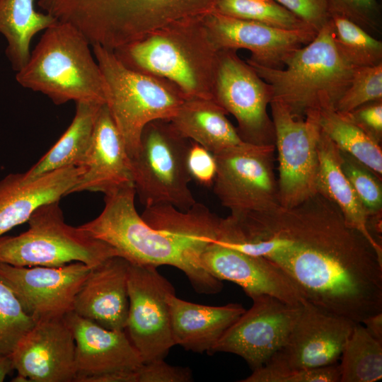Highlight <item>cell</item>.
Masks as SVG:
<instances>
[{
    "label": "cell",
    "mask_w": 382,
    "mask_h": 382,
    "mask_svg": "<svg viewBox=\"0 0 382 382\" xmlns=\"http://www.w3.org/2000/svg\"><path fill=\"white\" fill-rule=\"evenodd\" d=\"M216 241L271 261L328 312L354 323L382 312V255L319 193L290 208L230 213Z\"/></svg>",
    "instance_id": "1"
},
{
    "label": "cell",
    "mask_w": 382,
    "mask_h": 382,
    "mask_svg": "<svg viewBox=\"0 0 382 382\" xmlns=\"http://www.w3.org/2000/svg\"><path fill=\"white\" fill-rule=\"evenodd\" d=\"M202 16L175 21L112 51L127 67L174 83L185 100H214L219 51Z\"/></svg>",
    "instance_id": "2"
},
{
    "label": "cell",
    "mask_w": 382,
    "mask_h": 382,
    "mask_svg": "<svg viewBox=\"0 0 382 382\" xmlns=\"http://www.w3.org/2000/svg\"><path fill=\"white\" fill-rule=\"evenodd\" d=\"M105 205L94 219L79 227L130 262L180 270L199 294H215L223 287L202 266L200 256L173 236L149 226L136 209L134 184L104 195Z\"/></svg>",
    "instance_id": "3"
},
{
    "label": "cell",
    "mask_w": 382,
    "mask_h": 382,
    "mask_svg": "<svg viewBox=\"0 0 382 382\" xmlns=\"http://www.w3.org/2000/svg\"><path fill=\"white\" fill-rule=\"evenodd\" d=\"M216 0H37L38 7L82 33L91 45L115 50L177 20L204 15Z\"/></svg>",
    "instance_id": "4"
},
{
    "label": "cell",
    "mask_w": 382,
    "mask_h": 382,
    "mask_svg": "<svg viewBox=\"0 0 382 382\" xmlns=\"http://www.w3.org/2000/svg\"><path fill=\"white\" fill-rule=\"evenodd\" d=\"M91 47L78 30L57 21L43 31L16 80L56 105L71 100L105 104V83Z\"/></svg>",
    "instance_id": "5"
},
{
    "label": "cell",
    "mask_w": 382,
    "mask_h": 382,
    "mask_svg": "<svg viewBox=\"0 0 382 382\" xmlns=\"http://www.w3.org/2000/svg\"><path fill=\"white\" fill-rule=\"evenodd\" d=\"M246 62L270 84L272 100L283 103L298 117L323 108H335L355 68L337 50L330 19L312 41L287 58L283 69Z\"/></svg>",
    "instance_id": "6"
},
{
    "label": "cell",
    "mask_w": 382,
    "mask_h": 382,
    "mask_svg": "<svg viewBox=\"0 0 382 382\" xmlns=\"http://www.w3.org/2000/svg\"><path fill=\"white\" fill-rule=\"evenodd\" d=\"M91 47L106 86L105 104L132 158L144 127L154 120L172 119L185 98L168 80L127 67L111 50Z\"/></svg>",
    "instance_id": "7"
},
{
    "label": "cell",
    "mask_w": 382,
    "mask_h": 382,
    "mask_svg": "<svg viewBox=\"0 0 382 382\" xmlns=\"http://www.w3.org/2000/svg\"><path fill=\"white\" fill-rule=\"evenodd\" d=\"M59 202L39 207L29 218L25 232L0 236V262L20 267H59L81 262L93 268L119 255L109 244L79 226L67 224Z\"/></svg>",
    "instance_id": "8"
},
{
    "label": "cell",
    "mask_w": 382,
    "mask_h": 382,
    "mask_svg": "<svg viewBox=\"0 0 382 382\" xmlns=\"http://www.w3.org/2000/svg\"><path fill=\"white\" fill-rule=\"evenodd\" d=\"M189 144L169 120H154L144 127L137 152L130 158L136 195L144 207L169 204L187 210L195 204L189 187Z\"/></svg>",
    "instance_id": "9"
},
{
    "label": "cell",
    "mask_w": 382,
    "mask_h": 382,
    "mask_svg": "<svg viewBox=\"0 0 382 382\" xmlns=\"http://www.w3.org/2000/svg\"><path fill=\"white\" fill-rule=\"evenodd\" d=\"M274 151V144L243 142L214 154L217 166L214 192L231 214L264 211L279 205Z\"/></svg>",
    "instance_id": "10"
},
{
    "label": "cell",
    "mask_w": 382,
    "mask_h": 382,
    "mask_svg": "<svg viewBox=\"0 0 382 382\" xmlns=\"http://www.w3.org/2000/svg\"><path fill=\"white\" fill-rule=\"evenodd\" d=\"M278 153L279 205L293 207L317 192L318 144L320 127L316 112L293 115L282 103H270Z\"/></svg>",
    "instance_id": "11"
},
{
    "label": "cell",
    "mask_w": 382,
    "mask_h": 382,
    "mask_svg": "<svg viewBox=\"0 0 382 382\" xmlns=\"http://www.w3.org/2000/svg\"><path fill=\"white\" fill-rule=\"evenodd\" d=\"M237 51H219L214 100L235 117L243 141L274 144V125L267 112L273 98L272 86L240 58Z\"/></svg>",
    "instance_id": "12"
},
{
    "label": "cell",
    "mask_w": 382,
    "mask_h": 382,
    "mask_svg": "<svg viewBox=\"0 0 382 382\" xmlns=\"http://www.w3.org/2000/svg\"><path fill=\"white\" fill-rule=\"evenodd\" d=\"M125 331L143 363L164 359L175 346L167 296L175 293L157 267L129 262Z\"/></svg>",
    "instance_id": "13"
},
{
    "label": "cell",
    "mask_w": 382,
    "mask_h": 382,
    "mask_svg": "<svg viewBox=\"0 0 382 382\" xmlns=\"http://www.w3.org/2000/svg\"><path fill=\"white\" fill-rule=\"evenodd\" d=\"M252 300L250 308L227 329L210 354H236L255 370L264 366L285 343L302 304L289 303L268 295Z\"/></svg>",
    "instance_id": "14"
},
{
    "label": "cell",
    "mask_w": 382,
    "mask_h": 382,
    "mask_svg": "<svg viewBox=\"0 0 382 382\" xmlns=\"http://www.w3.org/2000/svg\"><path fill=\"white\" fill-rule=\"evenodd\" d=\"M355 323L306 301L285 343L260 368L282 372L338 363Z\"/></svg>",
    "instance_id": "15"
},
{
    "label": "cell",
    "mask_w": 382,
    "mask_h": 382,
    "mask_svg": "<svg viewBox=\"0 0 382 382\" xmlns=\"http://www.w3.org/2000/svg\"><path fill=\"white\" fill-rule=\"evenodd\" d=\"M91 267L81 262L59 267H20L0 262V279L35 322L64 318Z\"/></svg>",
    "instance_id": "16"
},
{
    "label": "cell",
    "mask_w": 382,
    "mask_h": 382,
    "mask_svg": "<svg viewBox=\"0 0 382 382\" xmlns=\"http://www.w3.org/2000/svg\"><path fill=\"white\" fill-rule=\"evenodd\" d=\"M208 38L217 51L245 49L247 62L283 69L287 58L309 43L318 32L312 29L287 30L224 15L216 10L202 16Z\"/></svg>",
    "instance_id": "17"
},
{
    "label": "cell",
    "mask_w": 382,
    "mask_h": 382,
    "mask_svg": "<svg viewBox=\"0 0 382 382\" xmlns=\"http://www.w3.org/2000/svg\"><path fill=\"white\" fill-rule=\"evenodd\" d=\"M75 341L64 317L40 320L11 352L14 382H74Z\"/></svg>",
    "instance_id": "18"
},
{
    "label": "cell",
    "mask_w": 382,
    "mask_h": 382,
    "mask_svg": "<svg viewBox=\"0 0 382 382\" xmlns=\"http://www.w3.org/2000/svg\"><path fill=\"white\" fill-rule=\"evenodd\" d=\"M200 261L202 267L212 277L238 284L251 299L268 295L291 304L306 301L289 277L265 257L214 241L203 251Z\"/></svg>",
    "instance_id": "19"
},
{
    "label": "cell",
    "mask_w": 382,
    "mask_h": 382,
    "mask_svg": "<svg viewBox=\"0 0 382 382\" xmlns=\"http://www.w3.org/2000/svg\"><path fill=\"white\" fill-rule=\"evenodd\" d=\"M75 341L76 377L134 370L143 361L125 330H113L71 311L64 316Z\"/></svg>",
    "instance_id": "20"
},
{
    "label": "cell",
    "mask_w": 382,
    "mask_h": 382,
    "mask_svg": "<svg viewBox=\"0 0 382 382\" xmlns=\"http://www.w3.org/2000/svg\"><path fill=\"white\" fill-rule=\"evenodd\" d=\"M82 166L84 171L70 194L91 191L106 195L133 183L130 158L106 104L98 111Z\"/></svg>",
    "instance_id": "21"
},
{
    "label": "cell",
    "mask_w": 382,
    "mask_h": 382,
    "mask_svg": "<svg viewBox=\"0 0 382 382\" xmlns=\"http://www.w3.org/2000/svg\"><path fill=\"white\" fill-rule=\"evenodd\" d=\"M129 265L115 255L91 268L75 296L73 311L105 328L125 330Z\"/></svg>",
    "instance_id": "22"
},
{
    "label": "cell",
    "mask_w": 382,
    "mask_h": 382,
    "mask_svg": "<svg viewBox=\"0 0 382 382\" xmlns=\"http://www.w3.org/2000/svg\"><path fill=\"white\" fill-rule=\"evenodd\" d=\"M84 171L83 166L59 169L33 180L10 173L0 180V236L28 221L40 206L70 194Z\"/></svg>",
    "instance_id": "23"
},
{
    "label": "cell",
    "mask_w": 382,
    "mask_h": 382,
    "mask_svg": "<svg viewBox=\"0 0 382 382\" xmlns=\"http://www.w3.org/2000/svg\"><path fill=\"white\" fill-rule=\"evenodd\" d=\"M175 345L197 353L210 352L227 329L245 312L241 304L220 306L189 302L171 293L167 296Z\"/></svg>",
    "instance_id": "24"
},
{
    "label": "cell",
    "mask_w": 382,
    "mask_h": 382,
    "mask_svg": "<svg viewBox=\"0 0 382 382\" xmlns=\"http://www.w3.org/2000/svg\"><path fill=\"white\" fill-rule=\"evenodd\" d=\"M318 152L317 192L333 202L345 221L359 231L382 255L381 245L369 231V213L342 169L340 150L322 130Z\"/></svg>",
    "instance_id": "25"
},
{
    "label": "cell",
    "mask_w": 382,
    "mask_h": 382,
    "mask_svg": "<svg viewBox=\"0 0 382 382\" xmlns=\"http://www.w3.org/2000/svg\"><path fill=\"white\" fill-rule=\"evenodd\" d=\"M227 114L214 100L193 98L185 100L169 121L182 137L216 154L244 142Z\"/></svg>",
    "instance_id": "26"
},
{
    "label": "cell",
    "mask_w": 382,
    "mask_h": 382,
    "mask_svg": "<svg viewBox=\"0 0 382 382\" xmlns=\"http://www.w3.org/2000/svg\"><path fill=\"white\" fill-rule=\"evenodd\" d=\"M141 216L149 226L173 236L200 257L205 248L217 240L221 220L197 202L187 210L169 204L145 207Z\"/></svg>",
    "instance_id": "27"
},
{
    "label": "cell",
    "mask_w": 382,
    "mask_h": 382,
    "mask_svg": "<svg viewBox=\"0 0 382 382\" xmlns=\"http://www.w3.org/2000/svg\"><path fill=\"white\" fill-rule=\"evenodd\" d=\"M103 104L76 103L74 119L53 146L29 170L27 180L71 166H82L89 148L98 111Z\"/></svg>",
    "instance_id": "28"
},
{
    "label": "cell",
    "mask_w": 382,
    "mask_h": 382,
    "mask_svg": "<svg viewBox=\"0 0 382 382\" xmlns=\"http://www.w3.org/2000/svg\"><path fill=\"white\" fill-rule=\"evenodd\" d=\"M37 0H0V34L6 41V55L16 72L28 61L30 43L36 34L57 21L37 11Z\"/></svg>",
    "instance_id": "29"
},
{
    "label": "cell",
    "mask_w": 382,
    "mask_h": 382,
    "mask_svg": "<svg viewBox=\"0 0 382 382\" xmlns=\"http://www.w3.org/2000/svg\"><path fill=\"white\" fill-rule=\"evenodd\" d=\"M316 115L321 130L340 151L381 179L382 150L379 142L335 108H323L316 111Z\"/></svg>",
    "instance_id": "30"
},
{
    "label": "cell",
    "mask_w": 382,
    "mask_h": 382,
    "mask_svg": "<svg viewBox=\"0 0 382 382\" xmlns=\"http://www.w3.org/2000/svg\"><path fill=\"white\" fill-rule=\"evenodd\" d=\"M339 362L340 382H375L382 378V342L356 323Z\"/></svg>",
    "instance_id": "31"
},
{
    "label": "cell",
    "mask_w": 382,
    "mask_h": 382,
    "mask_svg": "<svg viewBox=\"0 0 382 382\" xmlns=\"http://www.w3.org/2000/svg\"><path fill=\"white\" fill-rule=\"evenodd\" d=\"M332 37L337 50L353 67L382 63V42L349 19L331 14Z\"/></svg>",
    "instance_id": "32"
},
{
    "label": "cell",
    "mask_w": 382,
    "mask_h": 382,
    "mask_svg": "<svg viewBox=\"0 0 382 382\" xmlns=\"http://www.w3.org/2000/svg\"><path fill=\"white\" fill-rule=\"evenodd\" d=\"M214 9L228 16L276 28L313 30L275 0H216Z\"/></svg>",
    "instance_id": "33"
},
{
    "label": "cell",
    "mask_w": 382,
    "mask_h": 382,
    "mask_svg": "<svg viewBox=\"0 0 382 382\" xmlns=\"http://www.w3.org/2000/svg\"><path fill=\"white\" fill-rule=\"evenodd\" d=\"M35 323L13 291L0 279V355L11 354L19 340Z\"/></svg>",
    "instance_id": "34"
},
{
    "label": "cell",
    "mask_w": 382,
    "mask_h": 382,
    "mask_svg": "<svg viewBox=\"0 0 382 382\" xmlns=\"http://www.w3.org/2000/svg\"><path fill=\"white\" fill-rule=\"evenodd\" d=\"M380 100H382V63L355 67L350 83L335 109L346 114L366 103Z\"/></svg>",
    "instance_id": "35"
},
{
    "label": "cell",
    "mask_w": 382,
    "mask_h": 382,
    "mask_svg": "<svg viewBox=\"0 0 382 382\" xmlns=\"http://www.w3.org/2000/svg\"><path fill=\"white\" fill-rule=\"evenodd\" d=\"M340 155L342 169L369 218L381 216V179L348 154L340 151Z\"/></svg>",
    "instance_id": "36"
},
{
    "label": "cell",
    "mask_w": 382,
    "mask_h": 382,
    "mask_svg": "<svg viewBox=\"0 0 382 382\" xmlns=\"http://www.w3.org/2000/svg\"><path fill=\"white\" fill-rule=\"evenodd\" d=\"M339 362L313 369L282 372L267 371L262 368L253 370L242 382H340Z\"/></svg>",
    "instance_id": "37"
},
{
    "label": "cell",
    "mask_w": 382,
    "mask_h": 382,
    "mask_svg": "<svg viewBox=\"0 0 382 382\" xmlns=\"http://www.w3.org/2000/svg\"><path fill=\"white\" fill-rule=\"evenodd\" d=\"M331 14L342 16L366 30L379 26L380 10L377 0H326Z\"/></svg>",
    "instance_id": "38"
},
{
    "label": "cell",
    "mask_w": 382,
    "mask_h": 382,
    "mask_svg": "<svg viewBox=\"0 0 382 382\" xmlns=\"http://www.w3.org/2000/svg\"><path fill=\"white\" fill-rule=\"evenodd\" d=\"M187 165L192 180L204 187H211L216 174L214 155L199 144L190 140Z\"/></svg>",
    "instance_id": "39"
},
{
    "label": "cell",
    "mask_w": 382,
    "mask_h": 382,
    "mask_svg": "<svg viewBox=\"0 0 382 382\" xmlns=\"http://www.w3.org/2000/svg\"><path fill=\"white\" fill-rule=\"evenodd\" d=\"M136 372L137 382H190L193 379L190 368L170 365L164 359L143 363Z\"/></svg>",
    "instance_id": "40"
},
{
    "label": "cell",
    "mask_w": 382,
    "mask_h": 382,
    "mask_svg": "<svg viewBox=\"0 0 382 382\" xmlns=\"http://www.w3.org/2000/svg\"><path fill=\"white\" fill-rule=\"evenodd\" d=\"M318 32L330 19L326 0H275Z\"/></svg>",
    "instance_id": "41"
},
{
    "label": "cell",
    "mask_w": 382,
    "mask_h": 382,
    "mask_svg": "<svg viewBox=\"0 0 382 382\" xmlns=\"http://www.w3.org/2000/svg\"><path fill=\"white\" fill-rule=\"evenodd\" d=\"M344 115L381 143L382 137V100L366 103Z\"/></svg>",
    "instance_id": "42"
},
{
    "label": "cell",
    "mask_w": 382,
    "mask_h": 382,
    "mask_svg": "<svg viewBox=\"0 0 382 382\" xmlns=\"http://www.w3.org/2000/svg\"><path fill=\"white\" fill-rule=\"evenodd\" d=\"M80 382H137V372L136 369L112 371L86 377Z\"/></svg>",
    "instance_id": "43"
},
{
    "label": "cell",
    "mask_w": 382,
    "mask_h": 382,
    "mask_svg": "<svg viewBox=\"0 0 382 382\" xmlns=\"http://www.w3.org/2000/svg\"><path fill=\"white\" fill-rule=\"evenodd\" d=\"M361 323L374 338L382 342V312L366 318Z\"/></svg>",
    "instance_id": "44"
},
{
    "label": "cell",
    "mask_w": 382,
    "mask_h": 382,
    "mask_svg": "<svg viewBox=\"0 0 382 382\" xmlns=\"http://www.w3.org/2000/svg\"><path fill=\"white\" fill-rule=\"evenodd\" d=\"M14 369L11 355H0V382L4 381L6 376Z\"/></svg>",
    "instance_id": "45"
}]
</instances>
